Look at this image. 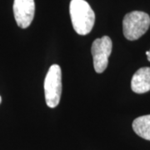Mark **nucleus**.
Masks as SVG:
<instances>
[{
  "label": "nucleus",
  "instance_id": "obj_4",
  "mask_svg": "<svg viewBox=\"0 0 150 150\" xmlns=\"http://www.w3.org/2000/svg\"><path fill=\"white\" fill-rule=\"evenodd\" d=\"M112 48V40L108 36H103L93 41L91 47V53L94 69L98 74H102L107 69Z\"/></svg>",
  "mask_w": 150,
  "mask_h": 150
},
{
  "label": "nucleus",
  "instance_id": "obj_5",
  "mask_svg": "<svg viewBox=\"0 0 150 150\" xmlns=\"http://www.w3.org/2000/svg\"><path fill=\"white\" fill-rule=\"evenodd\" d=\"M13 9L18 26L22 28L29 27L35 13L34 0H14Z\"/></svg>",
  "mask_w": 150,
  "mask_h": 150
},
{
  "label": "nucleus",
  "instance_id": "obj_7",
  "mask_svg": "<svg viewBox=\"0 0 150 150\" xmlns=\"http://www.w3.org/2000/svg\"><path fill=\"white\" fill-rule=\"evenodd\" d=\"M132 126L137 135L150 141V114L135 118Z\"/></svg>",
  "mask_w": 150,
  "mask_h": 150
},
{
  "label": "nucleus",
  "instance_id": "obj_3",
  "mask_svg": "<svg viewBox=\"0 0 150 150\" xmlns=\"http://www.w3.org/2000/svg\"><path fill=\"white\" fill-rule=\"evenodd\" d=\"M62 93V72L58 64L50 66L44 79L45 101L49 108H56Z\"/></svg>",
  "mask_w": 150,
  "mask_h": 150
},
{
  "label": "nucleus",
  "instance_id": "obj_1",
  "mask_svg": "<svg viewBox=\"0 0 150 150\" xmlns=\"http://www.w3.org/2000/svg\"><path fill=\"white\" fill-rule=\"evenodd\" d=\"M69 13L75 32L79 35H87L91 32L95 22V14L88 2L71 0Z\"/></svg>",
  "mask_w": 150,
  "mask_h": 150
},
{
  "label": "nucleus",
  "instance_id": "obj_8",
  "mask_svg": "<svg viewBox=\"0 0 150 150\" xmlns=\"http://www.w3.org/2000/svg\"><path fill=\"white\" fill-rule=\"evenodd\" d=\"M146 55H147V57H148V60L150 62V50L146 52Z\"/></svg>",
  "mask_w": 150,
  "mask_h": 150
},
{
  "label": "nucleus",
  "instance_id": "obj_6",
  "mask_svg": "<svg viewBox=\"0 0 150 150\" xmlns=\"http://www.w3.org/2000/svg\"><path fill=\"white\" fill-rule=\"evenodd\" d=\"M131 88L136 93L150 91V68H141L135 73L131 80Z\"/></svg>",
  "mask_w": 150,
  "mask_h": 150
},
{
  "label": "nucleus",
  "instance_id": "obj_2",
  "mask_svg": "<svg viewBox=\"0 0 150 150\" xmlns=\"http://www.w3.org/2000/svg\"><path fill=\"white\" fill-rule=\"evenodd\" d=\"M150 26V17L141 11H133L127 13L123 20V32L128 40L134 41L142 37Z\"/></svg>",
  "mask_w": 150,
  "mask_h": 150
},
{
  "label": "nucleus",
  "instance_id": "obj_9",
  "mask_svg": "<svg viewBox=\"0 0 150 150\" xmlns=\"http://www.w3.org/2000/svg\"><path fill=\"white\" fill-rule=\"evenodd\" d=\"M1 102H2V98L0 96V103H1Z\"/></svg>",
  "mask_w": 150,
  "mask_h": 150
}]
</instances>
